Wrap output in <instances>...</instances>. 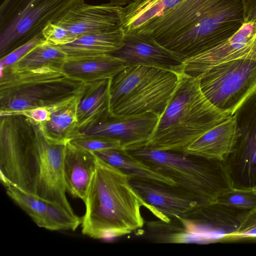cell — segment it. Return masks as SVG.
I'll return each mask as SVG.
<instances>
[{
  "instance_id": "obj_1",
  "label": "cell",
  "mask_w": 256,
  "mask_h": 256,
  "mask_svg": "<svg viewBox=\"0 0 256 256\" xmlns=\"http://www.w3.org/2000/svg\"><path fill=\"white\" fill-rule=\"evenodd\" d=\"M0 178L12 186L74 213L64 176L66 144L46 140L24 115L0 114Z\"/></svg>"
},
{
  "instance_id": "obj_2",
  "label": "cell",
  "mask_w": 256,
  "mask_h": 256,
  "mask_svg": "<svg viewBox=\"0 0 256 256\" xmlns=\"http://www.w3.org/2000/svg\"><path fill=\"white\" fill-rule=\"evenodd\" d=\"M84 202L82 233L90 238L119 237L144 226L142 202L128 176L98 156Z\"/></svg>"
},
{
  "instance_id": "obj_3",
  "label": "cell",
  "mask_w": 256,
  "mask_h": 256,
  "mask_svg": "<svg viewBox=\"0 0 256 256\" xmlns=\"http://www.w3.org/2000/svg\"><path fill=\"white\" fill-rule=\"evenodd\" d=\"M230 116L206 98L198 78L182 72L175 91L144 147L184 153L199 137Z\"/></svg>"
},
{
  "instance_id": "obj_4",
  "label": "cell",
  "mask_w": 256,
  "mask_h": 256,
  "mask_svg": "<svg viewBox=\"0 0 256 256\" xmlns=\"http://www.w3.org/2000/svg\"><path fill=\"white\" fill-rule=\"evenodd\" d=\"M124 151L173 180L174 186L198 200L204 206L216 203L220 196L234 188L223 161L146 147Z\"/></svg>"
},
{
  "instance_id": "obj_5",
  "label": "cell",
  "mask_w": 256,
  "mask_h": 256,
  "mask_svg": "<svg viewBox=\"0 0 256 256\" xmlns=\"http://www.w3.org/2000/svg\"><path fill=\"white\" fill-rule=\"evenodd\" d=\"M179 74L152 66H126L110 80V114L122 116L152 112L160 117L177 86Z\"/></svg>"
},
{
  "instance_id": "obj_6",
  "label": "cell",
  "mask_w": 256,
  "mask_h": 256,
  "mask_svg": "<svg viewBox=\"0 0 256 256\" xmlns=\"http://www.w3.org/2000/svg\"><path fill=\"white\" fill-rule=\"evenodd\" d=\"M84 84L48 68L22 72L0 68V114L50 106L78 95Z\"/></svg>"
},
{
  "instance_id": "obj_7",
  "label": "cell",
  "mask_w": 256,
  "mask_h": 256,
  "mask_svg": "<svg viewBox=\"0 0 256 256\" xmlns=\"http://www.w3.org/2000/svg\"><path fill=\"white\" fill-rule=\"evenodd\" d=\"M84 0H4L0 6V58L41 34Z\"/></svg>"
},
{
  "instance_id": "obj_8",
  "label": "cell",
  "mask_w": 256,
  "mask_h": 256,
  "mask_svg": "<svg viewBox=\"0 0 256 256\" xmlns=\"http://www.w3.org/2000/svg\"><path fill=\"white\" fill-rule=\"evenodd\" d=\"M244 23L242 0H222L196 24L160 44L184 61L228 40Z\"/></svg>"
},
{
  "instance_id": "obj_9",
  "label": "cell",
  "mask_w": 256,
  "mask_h": 256,
  "mask_svg": "<svg viewBox=\"0 0 256 256\" xmlns=\"http://www.w3.org/2000/svg\"><path fill=\"white\" fill-rule=\"evenodd\" d=\"M198 78L201 90L210 102L232 116L256 92V48L211 68Z\"/></svg>"
},
{
  "instance_id": "obj_10",
  "label": "cell",
  "mask_w": 256,
  "mask_h": 256,
  "mask_svg": "<svg viewBox=\"0 0 256 256\" xmlns=\"http://www.w3.org/2000/svg\"><path fill=\"white\" fill-rule=\"evenodd\" d=\"M234 114L240 136L224 162L234 188L252 189L256 186V92Z\"/></svg>"
},
{
  "instance_id": "obj_11",
  "label": "cell",
  "mask_w": 256,
  "mask_h": 256,
  "mask_svg": "<svg viewBox=\"0 0 256 256\" xmlns=\"http://www.w3.org/2000/svg\"><path fill=\"white\" fill-rule=\"evenodd\" d=\"M159 118L152 112L122 116H114L110 114L80 132L83 135L101 136L117 140L122 150H126L146 146Z\"/></svg>"
},
{
  "instance_id": "obj_12",
  "label": "cell",
  "mask_w": 256,
  "mask_h": 256,
  "mask_svg": "<svg viewBox=\"0 0 256 256\" xmlns=\"http://www.w3.org/2000/svg\"><path fill=\"white\" fill-rule=\"evenodd\" d=\"M129 180L141 199L142 206L162 222H168L177 216L204 206L198 200L174 185L130 178Z\"/></svg>"
},
{
  "instance_id": "obj_13",
  "label": "cell",
  "mask_w": 256,
  "mask_h": 256,
  "mask_svg": "<svg viewBox=\"0 0 256 256\" xmlns=\"http://www.w3.org/2000/svg\"><path fill=\"white\" fill-rule=\"evenodd\" d=\"M256 48V22H244L225 41L182 62V72L198 78L211 68L243 56Z\"/></svg>"
},
{
  "instance_id": "obj_14",
  "label": "cell",
  "mask_w": 256,
  "mask_h": 256,
  "mask_svg": "<svg viewBox=\"0 0 256 256\" xmlns=\"http://www.w3.org/2000/svg\"><path fill=\"white\" fill-rule=\"evenodd\" d=\"M110 54L128 65H144L182 72L183 60L149 34L125 33L122 46Z\"/></svg>"
},
{
  "instance_id": "obj_15",
  "label": "cell",
  "mask_w": 256,
  "mask_h": 256,
  "mask_svg": "<svg viewBox=\"0 0 256 256\" xmlns=\"http://www.w3.org/2000/svg\"><path fill=\"white\" fill-rule=\"evenodd\" d=\"M222 0H181L172 8L132 32L146 34L161 44L186 30Z\"/></svg>"
},
{
  "instance_id": "obj_16",
  "label": "cell",
  "mask_w": 256,
  "mask_h": 256,
  "mask_svg": "<svg viewBox=\"0 0 256 256\" xmlns=\"http://www.w3.org/2000/svg\"><path fill=\"white\" fill-rule=\"evenodd\" d=\"M122 8L110 2L90 5L84 2L54 23L65 28L74 40L84 34L122 27Z\"/></svg>"
},
{
  "instance_id": "obj_17",
  "label": "cell",
  "mask_w": 256,
  "mask_h": 256,
  "mask_svg": "<svg viewBox=\"0 0 256 256\" xmlns=\"http://www.w3.org/2000/svg\"><path fill=\"white\" fill-rule=\"evenodd\" d=\"M8 196L40 228L52 230H75L82 218L62 206L28 194L14 186L6 188Z\"/></svg>"
},
{
  "instance_id": "obj_18",
  "label": "cell",
  "mask_w": 256,
  "mask_h": 256,
  "mask_svg": "<svg viewBox=\"0 0 256 256\" xmlns=\"http://www.w3.org/2000/svg\"><path fill=\"white\" fill-rule=\"evenodd\" d=\"M96 161L97 156L94 152L78 146L70 142L66 144L64 176L66 190L84 202L96 168Z\"/></svg>"
},
{
  "instance_id": "obj_19",
  "label": "cell",
  "mask_w": 256,
  "mask_h": 256,
  "mask_svg": "<svg viewBox=\"0 0 256 256\" xmlns=\"http://www.w3.org/2000/svg\"><path fill=\"white\" fill-rule=\"evenodd\" d=\"M240 136L234 114L199 137L184 153L224 162L232 151Z\"/></svg>"
},
{
  "instance_id": "obj_20",
  "label": "cell",
  "mask_w": 256,
  "mask_h": 256,
  "mask_svg": "<svg viewBox=\"0 0 256 256\" xmlns=\"http://www.w3.org/2000/svg\"><path fill=\"white\" fill-rule=\"evenodd\" d=\"M79 95L48 106V119L38 124L46 140L54 144H66L82 134L76 114Z\"/></svg>"
},
{
  "instance_id": "obj_21",
  "label": "cell",
  "mask_w": 256,
  "mask_h": 256,
  "mask_svg": "<svg viewBox=\"0 0 256 256\" xmlns=\"http://www.w3.org/2000/svg\"><path fill=\"white\" fill-rule=\"evenodd\" d=\"M126 66L110 54L67 57L62 72L70 78L88 83L111 78Z\"/></svg>"
},
{
  "instance_id": "obj_22",
  "label": "cell",
  "mask_w": 256,
  "mask_h": 256,
  "mask_svg": "<svg viewBox=\"0 0 256 256\" xmlns=\"http://www.w3.org/2000/svg\"><path fill=\"white\" fill-rule=\"evenodd\" d=\"M110 80L84 83L79 95L76 110L80 130L110 114Z\"/></svg>"
},
{
  "instance_id": "obj_23",
  "label": "cell",
  "mask_w": 256,
  "mask_h": 256,
  "mask_svg": "<svg viewBox=\"0 0 256 256\" xmlns=\"http://www.w3.org/2000/svg\"><path fill=\"white\" fill-rule=\"evenodd\" d=\"M124 34L125 32L121 27L84 34L72 42L58 46L67 57L110 54L122 46Z\"/></svg>"
},
{
  "instance_id": "obj_24",
  "label": "cell",
  "mask_w": 256,
  "mask_h": 256,
  "mask_svg": "<svg viewBox=\"0 0 256 256\" xmlns=\"http://www.w3.org/2000/svg\"><path fill=\"white\" fill-rule=\"evenodd\" d=\"M94 152L99 158L120 170L130 178L160 184L174 186L176 184L172 179L130 156L124 150L108 148Z\"/></svg>"
},
{
  "instance_id": "obj_25",
  "label": "cell",
  "mask_w": 256,
  "mask_h": 256,
  "mask_svg": "<svg viewBox=\"0 0 256 256\" xmlns=\"http://www.w3.org/2000/svg\"><path fill=\"white\" fill-rule=\"evenodd\" d=\"M181 0H137L122 7V27L125 33L134 32L172 8Z\"/></svg>"
},
{
  "instance_id": "obj_26",
  "label": "cell",
  "mask_w": 256,
  "mask_h": 256,
  "mask_svg": "<svg viewBox=\"0 0 256 256\" xmlns=\"http://www.w3.org/2000/svg\"><path fill=\"white\" fill-rule=\"evenodd\" d=\"M66 58V54L58 46L46 42L8 67L16 72L33 70L44 68L62 72Z\"/></svg>"
},
{
  "instance_id": "obj_27",
  "label": "cell",
  "mask_w": 256,
  "mask_h": 256,
  "mask_svg": "<svg viewBox=\"0 0 256 256\" xmlns=\"http://www.w3.org/2000/svg\"><path fill=\"white\" fill-rule=\"evenodd\" d=\"M216 202L240 210H252L256 208V195L252 189L234 188L220 196Z\"/></svg>"
},
{
  "instance_id": "obj_28",
  "label": "cell",
  "mask_w": 256,
  "mask_h": 256,
  "mask_svg": "<svg viewBox=\"0 0 256 256\" xmlns=\"http://www.w3.org/2000/svg\"><path fill=\"white\" fill-rule=\"evenodd\" d=\"M70 142L92 152L108 148L122 150L119 141L101 136L81 134L74 138Z\"/></svg>"
},
{
  "instance_id": "obj_29",
  "label": "cell",
  "mask_w": 256,
  "mask_h": 256,
  "mask_svg": "<svg viewBox=\"0 0 256 256\" xmlns=\"http://www.w3.org/2000/svg\"><path fill=\"white\" fill-rule=\"evenodd\" d=\"M46 42L42 32L0 58V68L12 66L20 60L38 46Z\"/></svg>"
},
{
  "instance_id": "obj_30",
  "label": "cell",
  "mask_w": 256,
  "mask_h": 256,
  "mask_svg": "<svg viewBox=\"0 0 256 256\" xmlns=\"http://www.w3.org/2000/svg\"><path fill=\"white\" fill-rule=\"evenodd\" d=\"M46 42L59 46L74 41L69 32L64 27L55 23H50L42 31Z\"/></svg>"
},
{
  "instance_id": "obj_31",
  "label": "cell",
  "mask_w": 256,
  "mask_h": 256,
  "mask_svg": "<svg viewBox=\"0 0 256 256\" xmlns=\"http://www.w3.org/2000/svg\"><path fill=\"white\" fill-rule=\"evenodd\" d=\"M226 237L230 238L256 237V210L249 211L236 230Z\"/></svg>"
},
{
  "instance_id": "obj_32",
  "label": "cell",
  "mask_w": 256,
  "mask_h": 256,
  "mask_svg": "<svg viewBox=\"0 0 256 256\" xmlns=\"http://www.w3.org/2000/svg\"><path fill=\"white\" fill-rule=\"evenodd\" d=\"M49 112V108L48 106L36 108L19 114L24 115L35 124H39L48 119Z\"/></svg>"
},
{
  "instance_id": "obj_33",
  "label": "cell",
  "mask_w": 256,
  "mask_h": 256,
  "mask_svg": "<svg viewBox=\"0 0 256 256\" xmlns=\"http://www.w3.org/2000/svg\"><path fill=\"white\" fill-rule=\"evenodd\" d=\"M244 22H256V0H242Z\"/></svg>"
},
{
  "instance_id": "obj_34",
  "label": "cell",
  "mask_w": 256,
  "mask_h": 256,
  "mask_svg": "<svg viewBox=\"0 0 256 256\" xmlns=\"http://www.w3.org/2000/svg\"><path fill=\"white\" fill-rule=\"evenodd\" d=\"M110 3L119 6H125L132 2L133 0H109Z\"/></svg>"
},
{
  "instance_id": "obj_35",
  "label": "cell",
  "mask_w": 256,
  "mask_h": 256,
  "mask_svg": "<svg viewBox=\"0 0 256 256\" xmlns=\"http://www.w3.org/2000/svg\"><path fill=\"white\" fill-rule=\"evenodd\" d=\"M252 189L253 191L254 192L255 194L256 195V186ZM254 210H256V208Z\"/></svg>"
},
{
  "instance_id": "obj_36",
  "label": "cell",
  "mask_w": 256,
  "mask_h": 256,
  "mask_svg": "<svg viewBox=\"0 0 256 256\" xmlns=\"http://www.w3.org/2000/svg\"><path fill=\"white\" fill-rule=\"evenodd\" d=\"M135 0H133V1H135Z\"/></svg>"
}]
</instances>
